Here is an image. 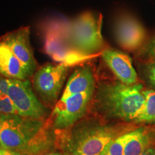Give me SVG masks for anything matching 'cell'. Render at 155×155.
<instances>
[{
    "label": "cell",
    "mask_w": 155,
    "mask_h": 155,
    "mask_svg": "<svg viewBox=\"0 0 155 155\" xmlns=\"http://www.w3.org/2000/svg\"><path fill=\"white\" fill-rule=\"evenodd\" d=\"M52 119L0 114V147L25 155H41L53 147Z\"/></svg>",
    "instance_id": "cell-1"
},
{
    "label": "cell",
    "mask_w": 155,
    "mask_h": 155,
    "mask_svg": "<svg viewBox=\"0 0 155 155\" xmlns=\"http://www.w3.org/2000/svg\"><path fill=\"white\" fill-rule=\"evenodd\" d=\"M95 99L97 107L107 117L135 122L144 104V87L138 83H104L98 88Z\"/></svg>",
    "instance_id": "cell-2"
},
{
    "label": "cell",
    "mask_w": 155,
    "mask_h": 155,
    "mask_svg": "<svg viewBox=\"0 0 155 155\" xmlns=\"http://www.w3.org/2000/svg\"><path fill=\"white\" fill-rule=\"evenodd\" d=\"M130 130L123 124L107 125L77 122L62 142L68 155H101L106 146Z\"/></svg>",
    "instance_id": "cell-3"
},
{
    "label": "cell",
    "mask_w": 155,
    "mask_h": 155,
    "mask_svg": "<svg viewBox=\"0 0 155 155\" xmlns=\"http://www.w3.org/2000/svg\"><path fill=\"white\" fill-rule=\"evenodd\" d=\"M102 19L101 14L86 12L63 22L64 33L71 47L83 55H100L106 48L101 34Z\"/></svg>",
    "instance_id": "cell-4"
},
{
    "label": "cell",
    "mask_w": 155,
    "mask_h": 155,
    "mask_svg": "<svg viewBox=\"0 0 155 155\" xmlns=\"http://www.w3.org/2000/svg\"><path fill=\"white\" fill-rule=\"evenodd\" d=\"M44 51L54 61L71 67L96 58L83 55L71 47L64 33L62 21L46 25L44 28Z\"/></svg>",
    "instance_id": "cell-5"
},
{
    "label": "cell",
    "mask_w": 155,
    "mask_h": 155,
    "mask_svg": "<svg viewBox=\"0 0 155 155\" xmlns=\"http://www.w3.org/2000/svg\"><path fill=\"white\" fill-rule=\"evenodd\" d=\"M70 68L63 63H46L34 73L33 87L45 106H55Z\"/></svg>",
    "instance_id": "cell-6"
},
{
    "label": "cell",
    "mask_w": 155,
    "mask_h": 155,
    "mask_svg": "<svg viewBox=\"0 0 155 155\" xmlns=\"http://www.w3.org/2000/svg\"><path fill=\"white\" fill-rule=\"evenodd\" d=\"M94 94L95 89L71 95L58 101L51 114L53 129L59 131L66 130L82 119Z\"/></svg>",
    "instance_id": "cell-7"
},
{
    "label": "cell",
    "mask_w": 155,
    "mask_h": 155,
    "mask_svg": "<svg viewBox=\"0 0 155 155\" xmlns=\"http://www.w3.org/2000/svg\"><path fill=\"white\" fill-rule=\"evenodd\" d=\"M7 95L13 102L17 114L36 119H48V109L38 99L29 78L9 79Z\"/></svg>",
    "instance_id": "cell-8"
},
{
    "label": "cell",
    "mask_w": 155,
    "mask_h": 155,
    "mask_svg": "<svg viewBox=\"0 0 155 155\" xmlns=\"http://www.w3.org/2000/svg\"><path fill=\"white\" fill-rule=\"evenodd\" d=\"M114 34L118 44L129 52L139 51L147 41V35L142 24L132 15L124 13L116 19Z\"/></svg>",
    "instance_id": "cell-9"
},
{
    "label": "cell",
    "mask_w": 155,
    "mask_h": 155,
    "mask_svg": "<svg viewBox=\"0 0 155 155\" xmlns=\"http://www.w3.org/2000/svg\"><path fill=\"white\" fill-rule=\"evenodd\" d=\"M30 27H22L7 32L0 38V41L8 46L21 62L29 77L33 75L38 69V63L30 44Z\"/></svg>",
    "instance_id": "cell-10"
},
{
    "label": "cell",
    "mask_w": 155,
    "mask_h": 155,
    "mask_svg": "<svg viewBox=\"0 0 155 155\" xmlns=\"http://www.w3.org/2000/svg\"><path fill=\"white\" fill-rule=\"evenodd\" d=\"M106 63L120 82L133 85L138 82V76L130 56L120 50L106 48L101 54Z\"/></svg>",
    "instance_id": "cell-11"
},
{
    "label": "cell",
    "mask_w": 155,
    "mask_h": 155,
    "mask_svg": "<svg viewBox=\"0 0 155 155\" xmlns=\"http://www.w3.org/2000/svg\"><path fill=\"white\" fill-rule=\"evenodd\" d=\"M86 63L79 65L70 76L61 99L71 95L96 89L93 70Z\"/></svg>",
    "instance_id": "cell-12"
},
{
    "label": "cell",
    "mask_w": 155,
    "mask_h": 155,
    "mask_svg": "<svg viewBox=\"0 0 155 155\" xmlns=\"http://www.w3.org/2000/svg\"><path fill=\"white\" fill-rule=\"evenodd\" d=\"M0 74L9 79L29 78V75L19 59L9 47L0 41Z\"/></svg>",
    "instance_id": "cell-13"
},
{
    "label": "cell",
    "mask_w": 155,
    "mask_h": 155,
    "mask_svg": "<svg viewBox=\"0 0 155 155\" xmlns=\"http://www.w3.org/2000/svg\"><path fill=\"white\" fill-rule=\"evenodd\" d=\"M151 146L149 131L143 127L128 132L124 147V155H141Z\"/></svg>",
    "instance_id": "cell-14"
},
{
    "label": "cell",
    "mask_w": 155,
    "mask_h": 155,
    "mask_svg": "<svg viewBox=\"0 0 155 155\" xmlns=\"http://www.w3.org/2000/svg\"><path fill=\"white\" fill-rule=\"evenodd\" d=\"M145 101L137 123H155V90H144Z\"/></svg>",
    "instance_id": "cell-15"
},
{
    "label": "cell",
    "mask_w": 155,
    "mask_h": 155,
    "mask_svg": "<svg viewBox=\"0 0 155 155\" xmlns=\"http://www.w3.org/2000/svg\"><path fill=\"white\" fill-rule=\"evenodd\" d=\"M128 132L123 134L112 140L101 155H124V147L127 138Z\"/></svg>",
    "instance_id": "cell-16"
},
{
    "label": "cell",
    "mask_w": 155,
    "mask_h": 155,
    "mask_svg": "<svg viewBox=\"0 0 155 155\" xmlns=\"http://www.w3.org/2000/svg\"><path fill=\"white\" fill-rule=\"evenodd\" d=\"M144 64V74L148 82L155 88V58H146Z\"/></svg>",
    "instance_id": "cell-17"
},
{
    "label": "cell",
    "mask_w": 155,
    "mask_h": 155,
    "mask_svg": "<svg viewBox=\"0 0 155 155\" xmlns=\"http://www.w3.org/2000/svg\"><path fill=\"white\" fill-rule=\"evenodd\" d=\"M0 114H17L16 108L8 95L0 98Z\"/></svg>",
    "instance_id": "cell-18"
},
{
    "label": "cell",
    "mask_w": 155,
    "mask_h": 155,
    "mask_svg": "<svg viewBox=\"0 0 155 155\" xmlns=\"http://www.w3.org/2000/svg\"><path fill=\"white\" fill-rule=\"evenodd\" d=\"M138 53L139 55L145 58H155V37L147 40Z\"/></svg>",
    "instance_id": "cell-19"
},
{
    "label": "cell",
    "mask_w": 155,
    "mask_h": 155,
    "mask_svg": "<svg viewBox=\"0 0 155 155\" xmlns=\"http://www.w3.org/2000/svg\"><path fill=\"white\" fill-rule=\"evenodd\" d=\"M9 83V78H7L0 74V98L7 95Z\"/></svg>",
    "instance_id": "cell-20"
},
{
    "label": "cell",
    "mask_w": 155,
    "mask_h": 155,
    "mask_svg": "<svg viewBox=\"0 0 155 155\" xmlns=\"http://www.w3.org/2000/svg\"><path fill=\"white\" fill-rule=\"evenodd\" d=\"M0 155H25L21 153L15 152V151H12L9 150H6L0 147Z\"/></svg>",
    "instance_id": "cell-21"
},
{
    "label": "cell",
    "mask_w": 155,
    "mask_h": 155,
    "mask_svg": "<svg viewBox=\"0 0 155 155\" xmlns=\"http://www.w3.org/2000/svg\"><path fill=\"white\" fill-rule=\"evenodd\" d=\"M141 155H155V147L151 145Z\"/></svg>",
    "instance_id": "cell-22"
},
{
    "label": "cell",
    "mask_w": 155,
    "mask_h": 155,
    "mask_svg": "<svg viewBox=\"0 0 155 155\" xmlns=\"http://www.w3.org/2000/svg\"><path fill=\"white\" fill-rule=\"evenodd\" d=\"M41 155H68V154H63V153H61V152H54L45 153V154H42Z\"/></svg>",
    "instance_id": "cell-23"
}]
</instances>
